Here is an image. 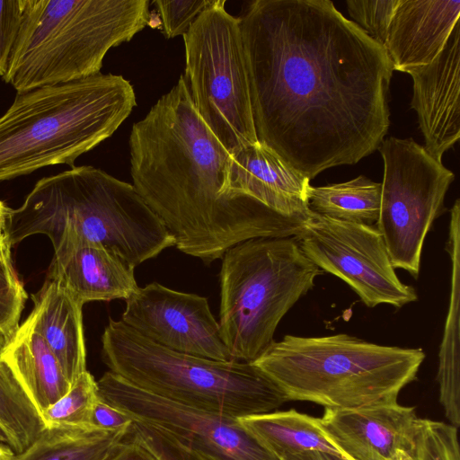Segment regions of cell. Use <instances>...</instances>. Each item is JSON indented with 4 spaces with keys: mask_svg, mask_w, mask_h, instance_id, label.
<instances>
[{
    "mask_svg": "<svg viewBox=\"0 0 460 460\" xmlns=\"http://www.w3.org/2000/svg\"><path fill=\"white\" fill-rule=\"evenodd\" d=\"M239 18L258 142L314 179L376 151L392 64L329 0H255Z\"/></svg>",
    "mask_w": 460,
    "mask_h": 460,
    "instance_id": "obj_1",
    "label": "cell"
},
{
    "mask_svg": "<svg viewBox=\"0 0 460 460\" xmlns=\"http://www.w3.org/2000/svg\"><path fill=\"white\" fill-rule=\"evenodd\" d=\"M133 187L181 252L210 263L255 238L296 236L301 221L227 193L231 155L192 103L181 75L129 136Z\"/></svg>",
    "mask_w": 460,
    "mask_h": 460,
    "instance_id": "obj_2",
    "label": "cell"
},
{
    "mask_svg": "<svg viewBox=\"0 0 460 460\" xmlns=\"http://www.w3.org/2000/svg\"><path fill=\"white\" fill-rule=\"evenodd\" d=\"M66 226L135 268L174 246V239L133 185L91 165L41 178L22 206L10 209L11 246L34 234L55 243Z\"/></svg>",
    "mask_w": 460,
    "mask_h": 460,
    "instance_id": "obj_3",
    "label": "cell"
},
{
    "mask_svg": "<svg viewBox=\"0 0 460 460\" xmlns=\"http://www.w3.org/2000/svg\"><path fill=\"white\" fill-rule=\"evenodd\" d=\"M136 105L132 84L112 74L16 93L0 117V181L47 166L75 167Z\"/></svg>",
    "mask_w": 460,
    "mask_h": 460,
    "instance_id": "obj_4",
    "label": "cell"
},
{
    "mask_svg": "<svg viewBox=\"0 0 460 460\" xmlns=\"http://www.w3.org/2000/svg\"><path fill=\"white\" fill-rule=\"evenodd\" d=\"M152 22L147 0H27L2 78L24 93L98 75L111 48Z\"/></svg>",
    "mask_w": 460,
    "mask_h": 460,
    "instance_id": "obj_5",
    "label": "cell"
},
{
    "mask_svg": "<svg viewBox=\"0 0 460 460\" xmlns=\"http://www.w3.org/2000/svg\"><path fill=\"white\" fill-rule=\"evenodd\" d=\"M422 349L378 345L345 333L286 335L252 362L288 401L324 409H354L396 402L417 377Z\"/></svg>",
    "mask_w": 460,
    "mask_h": 460,
    "instance_id": "obj_6",
    "label": "cell"
},
{
    "mask_svg": "<svg viewBox=\"0 0 460 460\" xmlns=\"http://www.w3.org/2000/svg\"><path fill=\"white\" fill-rule=\"evenodd\" d=\"M110 371L151 394L189 407L243 418L275 411L284 391L253 363L219 361L164 348L121 320L102 336Z\"/></svg>",
    "mask_w": 460,
    "mask_h": 460,
    "instance_id": "obj_7",
    "label": "cell"
},
{
    "mask_svg": "<svg viewBox=\"0 0 460 460\" xmlns=\"http://www.w3.org/2000/svg\"><path fill=\"white\" fill-rule=\"evenodd\" d=\"M222 259L221 337L234 361L252 363L274 343L279 323L323 270L295 236L246 240Z\"/></svg>",
    "mask_w": 460,
    "mask_h": 460,
    "instance_id": "obj_8",
    "label": "cell"
},
{
    "mask_svg": "<svg viewBox=\"0 0 460 460\" xmlns=\"http://www.w3.org/2000/svg\"><path fill=\"white\" fill-rule=\"evenodd\" d=\"M225 0L182 36L187 87L199 117L230 155L258 142L239 18Z\"/></svg>",
    "mask_w": 460,
    "mask_h": 460,
    "instance_id": "obj_9",
    "label": "cell"
},
{
    "mask_svg": "<svg viewBox=\"0 0 460 460\" xmlns=\"http://www.w3.org/2000/svg\"><path fill=\"white\" fill-rule=\"evenodd\" d=\"M377 150L384 178L376 228L394 269L418 279L424 240L455 174L411 138L391 137Z\"/></svg>",
    "mask_w": 460,
    "mask_h": 460,
    "instance_id": "obj_10",
    "label": "cell"
},
{
    "mask_svg": "<svg viewBox=\"0 0 460 460\" xmlns=\"http://www.w3.org/2000/svg\"><path fill=\"white\" fill-rule=\"evenodd\" d=\"M296 238L314 264L345 281L367 306L400 308L418 299L416 290L398 279L376 227L311 211Z\"/></svg>",
    "mask_w": 460,
    "mask_h": 460,
    "instance_id": "obj_11",
    "label": "cell"
},
{
    "mask_svg": "<svg viewBox=\"0 0 460 460\" xmlns=\"http://www.w3.org/2000/svg\"><path fill=\"white\" fill-rule=\"evenodd\" d=\"M98 396L133 420L161 429L210 460H279L238 418L182 405L108 371Z\"/></svg>",
    "mask_w": 460,
    "mask_h": 460,
    "instance_id": "obj_12",
    "label": "cell"
},
{
    "mask_svg": "<svg viewBox=\"0 0 460 460\" xmlns=\"http://www.w3.org/2000/svg\"><path fill=\"white\" fill-rule=\"evenodd\" d=\"M125 301L121 321L156 344L210 359L234 361L206 297L153 282L138 287Z\"/></svg>",
    "mask_w": 460,
    "mask_h": 460,
    "instance_id": "obj_13",
    "label": "cell"
},
{
    "mask_svg": "<svg viewBox=\"0 0 460 460\" xmlns=\"http://www.w3.org/2000/svg\"><path fill=\"white\" fill-rule=\"evenodd\" d=\"M413 407L396 402L354 409H324L319 424L348 460H389L411 454L417 420Z\"/></svg>",
    "mask_w": 460,
    "mask_h": 460,
    "instance_id": "obj_14",
    "label": "cell"
},
{
    "mask_svg": "<svg viewBox=\"0 0 460 460\" xmlns=\"http://www.w3.org/2000/svg\"><path fill=\"white\" fill-rule=\"evenodd\" d=\"M413 81L411 107L418 116L424 148L440 160L460 137V25L429 64L406 72Z\"/></svg>",
    "mask_w": 460,
    "mask_h": 460,
    "instance_id": "obj_15",
    "label": "cell"
},
{
    "mask_svg": "<svg viewBox=\"0 0 460 460\" xmlns=\"http://www.w3.org/2000/svg\"><path fill=\"white\" fill-rule=\"evenodd\" d=\"M47 278L58 281L83 305L127 299L137 288L134 269L120 257L69 226L52 244Z\"/></svg>",
    "mask_w": 460,
    "mask_h": 460,
    "instance_id": "obj_16",
    "label": "cell"
},
{
    "mask_svg": "<svg viewBox=\"0 0 460 460\" xmlns=\"http://www.w3.org/2000/svg\"><path fill=\"white\" fill-rule=\"evenodd\" d=\"M310 180L257 142L231 155L227 193L246 195L287 217L307 221Z\"/></svg>",
    "mask_w": 460,
    "mask_h": 460,
    "instance_id": "obj_17",
    "label": "cell"
},
{
    "mask_svg": "<svg viewBox=\"0 0 460 460\" xmlns=\"http://www.w3.org/2000/svg\"><path fill=\"white\" fill-rule=\"evenodd\" d=\"M460 1L399 0L389 24L385 50L393 70L431 63L459 22Z\"/></svg>",
    "mask_w": 460,
    "mask_h": 460,
    "instance_id": "obj_18",
    "label": "cell"
},
{
    "mask_svg": "<svg viewBox=\"0 0 460 460\" xmlns=\"http://www.w3.org/2000/svg\"><path fill=\"white\" fill-rule=\"evenodd\" d=\"M30 314L35 330L45 340L72 385L86 371L83 304L58 281L46 278L31 295Z\"/></svg>",
    "mask_w": 460,
    "mask_h": 460,
    "instance_id": "obj_19",
    "label": "cell"
},
{
    "mask_svg": "<svg viewBox=\"0 0 460 460\" xmlns=\"http://www.w3.org/2000/svg\"><path fill=\"white\" fill-rule=\"evenodd\" d=\"M2 361L41 413L64 396L71 385L29 315L5 344Z\"/></svg>",
    "mask_w": 460,
    "mask_h": 460,
    "instance_id": "obj_20",
    "label": "cell"
},
{
    "mask_svg": "<svg viewBox=\"0 0 460 460\" xmlns=\"http://www.w3.org/2000/svg\"><path fill=\"white\" fill-rule=\"evenodd\" d=\"M239 420L279 460L307 450L341 455L323 433L318 418L296 410L275 411Z\"/></svg>",
    "mask_w": 460,
    "mask_h": 460,
    "instance_id": "obj_21",
    "label": "cell"
},
{
    "mask_svg": "<svg viewBox=\"0 0 460 460\" xmlns=\"http://www.w3.org/2000/svg\"><path fill=\"white\" fill-rule=\"evenodd\" d=\"M128 432L93 427L45 428L13 460H104Z\"/></svg>",
    "mask_w": 460,
    "mask_h": 460,
    "instance_id": "obj_22",
    "label": "cell"
},
{
    "mask_svg": "<svg viewBox=\"0 0 460 460\" xmlns=\"http://www.w3.org/2000/svg\"><path fill=\"white\" fill-rule=\"evenodd\" d=\"M309 209L332 219L373 226L379 217L381 183L359 175L308 190Z\"/></svg>",
    "mask_w": 460,
    "mask_h": 460,
    "instance_id": "obj_23",
    "label": "cell"
},
{
    "mask_svg": "<svg viewBox=\"0 0 460 460\" xmlns=\"http://www.w3.org/2000/svg\"><path fill=\"white\" fill-rule=\"evenodd\" d=\"M10 338L0 333V428L15 454L27 448L45 429L41 416L1 359Z\"/></svg>",
    "mask_w": 460,
    "mask_h": 460,
    "instance_id": "obj_24",
    "label": "cell"
},
{
    "mask_svg": "<svg viewBox=\"0 0 460 460\" xmlns=\"http://www.w3.org/2000/svg\"><path fill=\"white\" fill-rule=\"evenodd\" d=\"M98 398L97 381L86 370L64 396L41 413L45 428L91 427L90 418Z\"/></svg>",
    "mask_w": 460,
    "mask_h": 460,
    "instance_id": "obj_25",
    "label": "cell"
},
{
    "mask_svg": "<svg viewBox=\"0 0 460 460\" xmlns=\"http://www.w3.org/2000/svg\"><path fill=\"white\" fill-rule=\"evenodd\" d=\"M457 430L451 424L417 418L410 455L414 460H460Z\"/></svg>",
    "mask_w": 460,
    "mask_h": 460,
    "instance_id": "obj_26",
    "label": "cell"
},
{
    "mask_svg": "<svg viewBox=\"0 0 460 460\" xmlns=\"http://www.w3.org/2000/svg\"><path fill=\"white\" fill-rule=\"evenodd\" d=\"M28 298L13 266L12 253L0 257V333L11 338Z\"/></svg>",
    "mask_w": 460,
    "mask_h": 460,
    "instance_id": "obj_27",
    "label": "cell"
},
{
    "mask_svg": "<svg viewBox=\"0 0 460 460\" xmlns=\"http://www.w3.org/2000/svg\"><path fill=\"white\" fill-rule=\"evenodd\" d=\"M129 436L157 460H210L180 443L164 430L133 420Z\"/></svg>",
    "mask_w": 460,
    "mask_h": 460,
    "instance_id": "obj_28",
    "label": "cell"
},
{
    "mask_svg": "<svg viewBox=\"0 0 460 460\" xmlns=\"http://www.w3.org/2000/svg\"><path fill=\"white\" fill-rule=\"evenodd\" d=\"M399 0H348L354 22L385 49L390 22Z\"/></svg>",
    "mask_w": 460,
    "mask_h": 460,
    "instance_id": "obj_29",
    "label": "cell"
},
{
    "mask_svg": "<svg viewBox=\"0 0 460 460\" xmlns=\"http://www.w3.org/2000/svg\"><path fill=\"white\" fill-rule=\"evenodd\" d=\"M217 0H155L161 29L167 39L183 36L194 21Z\"/></svg>",
    "mask_w": 460,
    "mask_h": 460,
    "instance_id": "obj_30",
    "label": "cell"
},
{
    "mask_svg": "<svg viewBox=\"0 0 460 460\" xmlns=\"http://www.w3.org/2000/svg\"><path fill=\"white\" fill-rule=\"evenodd\" d=\"M27 0H0V76L7 70L10 56L23 22Z\"/></svg>",
    "mask_w": 460,
    "mask_h": 460,
    "instance_id": "obj_31",
    "label": "cell"
},
{
    "mask_svg": "<svg viewBox=\"0 0 460 460\" xmlns=\"http://www.w3.org/2000/svg\"><path fill=\"white\" fill-rule=\"evenodd\" d=\"M132 422L133 419L129 415L100 398L95 402L90 418L91 427L107 431L129 430Z\"/></svg>",
    "mask_w": 460,
    "mask_h": 460,
    "instance_id": "obj_32",
    "label": "cell"
},
{
    "mask_svg": "<svg viewBox=\"0 0 460 460\" xmlns=\"http://www.w3.org/2000/svg\"><path fill=\"white\" fill-rule=\"evenodd\" d=\"M128 433L111 450L104 460H157Z\"/></svg>",
    "mask_w": 460,
    "mask_h": 460,
    "instance_id": "obj_33",
    "label": "cell"
},
{
    "mask_svg": "<svg viewBox=\"0 0 460 460\" xmlns=\"http://www.w3.org/2000/svg\"><path fill=\"white\" fill-rule=\"evenodd\" d=\"M280 460H348L343 456L323 450H307L284 456Z\"/></svg>",
    "mask_w": 460,
    "mask_h": 460,
    "instance_id": "obj_34",
    "label": "cell"
},
{
    "mask_svg": "<svg viewBox=\"0 0 460 460\" xmlns=\"http://www.w3.org/2000/svg\"><path fill=\"white\" fill-rule=\"evenodd\" d=\"M15 455L11 447L0 442V460H13Z\"/></svg>",
    "mask_w": 460,
    "mask_h": 460,
    "instance_id": "obj_35",
    "label": "cell"
},
{
    "mask_svg": "<svg viewBox=\"0 0 460 460\" xmlns=\"http://www.w3.org/2000/svg\"><path fill=\"white\" fill-rule=\"evenodd\" d=\"M12 246L6 240L3 230H0V257L11 252Z\"/></svg>",
    "mask_w": 460,
    "mask_h": 460,
    "instance_id": "obj_36",
    "label": "cell"
},
{
    "mask_svg": "<svg viewBox=\"0 0 460 460\" xmlns=\"http://www.w3.org/2000/svg\"><path fill=\"white\" fill-rule=\"evenodd\" d=\"M10 208L2 200H0V230L4 231L7 215Z\"/></svg>",
    "mask_w": 460,
    "mask_h": 460,
    "instance_id": "obj_37",
    "label": "cell"
},
{
    "mask_svg": "<svg viewBox=\"0 0 460 460\" xmlns=\"http://www.w3.org/2000/svg\"><path fill=\"white\" fill-rule=\"evenodd\" d=\"M389 460H414L413 457L404 450H398Z\"/></svg>",
    "mask_w": 460,
    "mask_h": 460,
    "instance_id": "obj_38",
    "label": "cell"
},
{
    "mask_svg": "<svg viewBox=\"0 0 460 460\" xmlns=\"http://www.w3.org/2000/svg\"><path fill=\"white\" fill-rule=\"evenodd\" d=\"M0 442L5 443L9 446V438L1 428H0Z\"/></svg>",
    "mask_w": 460,
    "mask_h": 460,
    "instance_id": "obj_39",
    "label": "cell"
}]
</instances>
